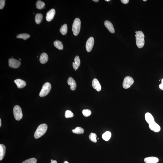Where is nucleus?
I'll use <instances>...</instances> for the list:
<instances>
[{"mask_svg": "<svg viewBox=\"0 0 163 163\" xmlns=\"http://www.w3.org/2000/svg\"><path fill=\"white\" fill-rule=\"evenodd\" d=\"M47 129V126L45 123H43L39 126L35 131L34 134L35 138H39L45 134Z\"/></svg>", "mask_w": 163, "mask_h": 163, "instance_id": "obj_1", "label": "nucleus"}, {"mask_svg": "<svg viewBox=\"0 0 163 163\" xmlns=\"http://www.w3.org/2000/svg\"><path fill=\"white\" fill-rule=\"evenodd\" d=\"M144 38V35L142 31L137 32L136 40L137 46L138 48H141L143 47L145 43Z\"/></svg>", "mask_w": 163, "mask_h": 163, "instance_id": "obj_2", "label": "nucleus"}, {"mask_svg": "<svg viewBox=\"0 0 163 163\" xmlns=\"http://www.w3.org/2000/svg\"><path fill=\"white\" fill-rule=\"evenodd\" d=\"M81 20L78 18L75 19L73 21L72 28L73 35L77 36L79 33L81 28Z\"/></svg>", "mask_w": 163, "mask_h": 163, "instance_id": "obj_3", "label": "nucleus"}, {"mask_svg": "<svg viewBox=\"0 0 163 163\" xmlns=\"http://www.w3.org/2000/svg\"><path fill=\"white\" fill-rule=\"evenodd\" d=\"M51 88V85L49 82L45 83L43 85L39 93V96L41 97H42L47 96L50 92Z\"/></svg>", "mask_w": 163, "mask_h": 163, "instance_id": "obj_4", "label": "nucleus"}, {"mask_svg": "<svg viewBox=\"0 0 163 163\" xmlns=\"http://www.w3.org/2000/svg\"><path fill=\"white\" fill-rule=\"evenodd\" d=\"M13 113L15 119L17 121L21 120L23 117L22 111L21 108L18 105L15 106L13 109Z\"/></svg>", "mask_w": 163, "mask_h": 163, "instance_id": "obj_5", "label": "nucleus"}, {"mask_svg": "<svg viewBox=\"0 0 163 163\" xmlns=\"http://www.w3.org/2000/svg\"><path fill=\"white\" fill-rule=\"evenodd\" d=\"M134 83V80L132 78L129 76L125 77L123 83V86L125 89H127L130 87Z\"/></svg>", "mask_w": 163, "mask_h": 163, "instance_id": "obj_6", "label": "nucleus"}, {"mask_svg": "<svg viewBox=\"0 0 163 163\" xmlns=\"http://www.w3.org/2000/svg\"><path fill=\"white\" fill-rule=\"evenodd\" d=\"M21 64V62L16 59L10 58L9 60V65L11 67L17 68L20 67Z\"/></svg>", "mask_w": 163, "mask_h": 163, "instance_id": "obj_7", "label": "nucleus"}, {"mask_svg": "<svg viewBox=\"0 0 163 163\" xmlns=\"http://www.w3.org/2000/svg\"><path fill=\"white\" fill-rule=\"evenodd\" d=\"M94 40L93 37L89 38L87 41L86 44V49L88 52L92 51L94 44Z\"/></svg>", "mask_w": 163, "mask_h": 163, "instance_id": "obj_8", "label": "nucleus"}, {"mask_svg": "<svg viewBox=\"0 0 163 163\" xmlns=\"http://www.w3.org/2000/svg\"><path fill=\"white\" fill-rule=\"evenodd\" d=\"M149 127L150 129L155 132H158L161 130L160 125L154 122L149 124Z\"/></svg>", "mask_w": 163, "mask_h": 163, "instance_id": "obj_9", "label": "nucleus"}, {"mask_svg": "<svg viewBox=\"0 0 163 163\" xmlns=\"http://www.w3.org/2000/svg\"><path fill=\"white\" fill-rule=\"evenodd\" d=\"M55 10L54 9H51L47 12L46 17V20L48 21H50L54 18L55 14Z\"/></svg>", "mask_w": 163, "mask_h": 163, "instance_id": "obj_10", "label": "nucleus"}, {"mask_svg": "<svg viewBox=\"0 0 163 163\" xmlns=\"http://www.w3.org/2000/svg\"><path fill=\"white\" fill-rule=\"evenodd\" d=\"M92 85L94 89H96L98 92H100L101 90V86L98 80L94 79L92 81Z\"/></svg>", "mask_w": 163, "mask_h": 163, "instance_id": "obj_11", "label": "nucleus"}, {"mask_svg": "<svg viewBox=\"0 0 163 163\" xmlns=\"http://www.w3.org/2000/svg\"><path fill=\"white\" fill-rule=\"evenodd\" d=\"M14 82L18 88L19 89L23 88L26 85V84L25 82L21 79H17L15 80Z\"/></svg>", "mask_w": 163, "mask_h": 163, "instance_id": "obj_12", "label": "nucleus"}, {"mask_svg": "<svg viewBox=\"0 0 163 163\" xmlns=\"http://www.w3.org/2000/svg\"><path fill=\"white\" fill-rule=\"evenodd\" d=\"M67 83L69 85H70V89L72 90H75L77 87V84L74 79L71 77H69Z\"/></svg>", "mask_w": 163, "mask_h": 163, "instance_id": "obj_13", "label": "nucleus"}, {"mask_svg": "<svg viewBox=\"0 0 163 163\" xmlns=\"http://www.w3.org/2000/svg\"><path fill=\"white\" fill-rule=\"evenodd\" d=\"M104 25L110 32L112 33H114L115 32V29L113 25L110 22L106 20L104 22Z\"/></svg>", "mask_w": 163, "mask_h": 163, "instance_id": "obj_14", "label": "nucleus"}, {"mask_svg": "<svg viewBox=\"0 0 163 163\" xmlns=\"http://www.w3.org/2000/svg\"><path fill=\"white\" fill-rule=\"evenodd\" d=\"M159 161V159L155 157H149L146 158L144 161L146 163H157Z\"/></svg>", "mask_w": 163, "mask_h": 163, "instance_id": "obj_15", "label": "nucleus"}, {"mask_svg": "<svg viewBox=\"0 0 163 163\" xmlns=\"http://www.w3.org/2000/svg\"><path fill=\"white\" fill-rule=\"evenodd\" d=\"M74 62H73V68L75 71L77 70L81 64V61L79 57L76 56L74 60Z\"/></svg>", "mask_w": 163, "mask_h": 163, "instance_id": "obj_16", "label": "nucleus"}, {"mask_svg": "<svg viewBox=\"0 0 163 163\" xmlns=\"http://www.w3.org/2000/svg\"><path fill=\"white\" fill-rule=\"evenodd\" d=\"M145 119L147 122L149 124L155 122L154 118L149 113H146L145 114Z\"/></svg>", "mask_w": 163, "mask_h": 163, "instance_id": "obj_17", "label": "nucleus"}, {"mask_svg": "<svg viewBox=\"0 0 163 163\" xmlns=\"http://www.w3.org/2000/svg\"><path fill=\"white\" fill-rule=\"evenodd\" d=\"M48 59V57L47 54L46 53H42L40 56V61L42 64H44L46 63Z\"/></svg>", "mask_w": 163, "mask_h": 163, "instance_id": "obj_18", "label": "nucleus"}, {"mask_svg": "<svg viewBox=\"0 0 163 163\" xmlns=\"http://www.w3.org/2000/svg\"><path fill=\"white\" fill-rule=\"evenodd\" d=\"M6 150V148L4 145L0 144V160L3 159L4 157Z\"/></svg>", "mask_w": 163, "mask_h": 163, "instance_id": "obj_19", "label": "nucleus"}, {"mask_svg": "<svg viewBox=\"0 0 163 163\" xmlns=\"http://www.w3.org/2000/svg\"><path fill=\"white\" fill-rule=\"evenodd\" d=\"M43 16L41 13L37 14L35 16V20L36 24H39L43 20Z\"/></svg>", "mask_w": 163, "mask_h": 163, "instance_id": "obj_20", "label": "nucleus"}, {"mask_svg": "<svg viewBox=\"0 0 163 163\" xmlns=\"http://www.w3.org/2000/svg\"><path fill=\"white\" fill-rule=\"evenodd\" d=\"M111 133L110 132L108 131H106L102 135L103 139L105 141H108L109 140L111 137Z\"/></svg>", "mask_w": 163, "mask_h": 163, "instance_id": "obj_21", "label": "nucleus"}, {"mask_svg": "<svg viewBox=\"0 0 163 163\" xmlns=\"http://www.w3.org/2000/svg\"><path fill=\"white\" fill-rule=\"evenodd\" d=\"M72 132L74 134H82L84 132V130L82 128L80 127H77L74 129L72 130Z\"/></svg>", "mask_w": 163, "mask_h": 163, "instance_id": "obj_22", "label": "nucleus"}, {"mask_svg": "<svg viewBox=\"0 0 163 163\" xmlns=\"http://www.w3.org/2000/svg\"><path fill=\"white\" fill-rule=\"evenodd\" d=\"M54 45L57 48L60 50H62L63 49V45L62 43L59 41H56L54 42Z\"/></svg>", "mask_w": 163, "mask_h": 163, "instance_id": "obj_23", "label": "nucleus"}, {"mask_svg": "<svg viewBox=\"0 0 163 163\" xmlns=\"http://www.w3.org/2000/svg\"><path fill=\"white\" fill-rule=\"evenodd\" d=\"M67 26L66 24H64L61 26L60 29V32L62 35H65L67 33Z\"/></svg>", "mask_w": 163, "mask_h": 163, "instance_id": "obj_24", "label": "nucleus"}, {"mask_svg": "<svg viewBox=\"0 0 163 163\" xmlns=\"http://www.w3.org/2000/svg\"><path fill=\"white\" fill-rule=\"evenodd\" d=\"M36 8L39 9H43L45 6V4L44 2L41 0H38L36 4Z\"/></svg>", "mask_w": 163, "mask_h": 163, "instance_id": "obj_25", "label": "nucleus"}, {"mask_svg": "<svg viewBox=\"0 0 163 163\" xmlns=\"http://www.w3.org/2000/svg\"><path fill=\"white\" fill-rule=\"evenodd\" d=\"M30 35L26 33H23L18 35L16 36V38L18 39H21L24 40H26L30 37Z\"/></svg>", "mask_w": 163, "mask_h": 163, "instance_id": "obj_26", "label": "nucleus"}, {"mask_svg": "<svg viewBox=\"0 0 163 163\" xmlns=\"http://www.w3.org/2000/svg\"><path fill=\"white\" fill-rule=\"evenodd\" d=\"M97 136L95 133H91L89 135V138L90 140L92 142L96 143L97 142V140L96 139Z\"/></svg>", "mask_w": 163, "mask_h": 163, "instance_id": "obj_27", "label": "nucleus"}, {"mask_svg": "<svg viewBox=\"0 0 163 163\" xmlns=\"http://www.w3.org/2000/svg\"><path fill=\"white\" fill-rule=\"evenodd\" d=\"M65 116L66 118H72L74 116V115L71 111L68 110L65 112Z\"/></svg>", "mask_w": 163, "mask_h": 163, "instance_id": "obj_28", "label": "nucleus"}, {"mask_svg": "<svg viewBox=\"0 0 163 163\" xmlns=\"http://www.w3.org/2000/svg\"><path fill=\"white\" fill-rule=\"evenodd\" d=\"M82 113L84 116L87 117L91 115V111L89 109H84L82 111Z\"/></svg>", "mask_w": 163, "mask_h": 163, "instance_id": "obj_29", "label": "nucleus"}, {"mask_svg": "<svg viewBox=\"0 0 163 163\" xmlns=\"http://www.w3.org/2000/svg\"><path fill=\"white\" fill-rule=\"evenodd\" d=\"M37 160L35 158H31L25 160L22 163H36Z\"/></svg>", "mask_w": 163, "mask_h": 163, "instance_id": "obj_30", "label": "nucleus"}, {"mask_svg": "<svg viewBox=\"0 0 163 163\" xmlns=\"http://www.w3.org/2000/svg\"><path fill=\"white\" fill-rule=\"evenodd\" d=\"M5 0H0V9H3L5 5Z\"/></svg>", "mask_w": 163, "mask_h": 163, "instance_id": "obj_31", "label": "nucleus"}, {"mask_svg": "<svg viewBox=\"0 0 163 163\" xmlns=\"http://www.w3.org/2000/svg\"><path fill=\"white\" fill-rule=\"evenodd\" d=\"M162 82L159 85V88L160 89L163 90V78L162 80Z\"/></svg>", "mask_w": 163, "mask_h": 163, "instance_id": "obj_32", "label": "nucleus"}, {"mask_svg": "<svg viewBox=\"0 0 163 163\" xmlns=\"http://www.w3.org/2000/svg\"><path fill=\"white\" fill-rule=\"evenodd\" d=\"M121 1L123 4H127L129 2V0H121Z\"/></svg>", "mask_w": 163, "mask_h": 163, "instance_id": "obj_33", "label": "nucleus"}, {"mask_svg": "<svg viewBox=\"0 0 163 163\" xmlns=\"http://www.w3.org/2000/svg\"><path fill=\"white\" fill-rule=\"evenodd\" d=\"M51 163H57V162L56 160H53Z\"/></svg>", "mask_w": 163, "mask_h": 163, "instance_id": "obj_34", "label": "nucleus"}, {"mask_svg": "<svg viewBox=\"0 0 163 163\" xmlns=\"http://www.w3.org/2000/svg\"><path fill=\"white\" fill-rule=\"evenodd\" d=\"M93 1H94L95 2H98L99 1V0H93Z\"/></svg>", "mask_w": 163, "mask_h": 163, "instance_id": "obj_35", "label": "nucleus"}, {"mask_svg": "<svg viewBox=\"0 0 163 163\" xmlns=\"http://www.w3.org/2000/svg\"><path fill=\"white\" fill-rule=\"evenodd\" d=\"M1 119H0V127H1Z\"/></svg>", "mask_w": 163, "mask_h": 163, "instance_id": "obj_36", "label": "nucleus"}, {"mask_svg": "<svg viewBox=\"0 0 163 163\" xmlns=\"http://www.w3.org/2000/svg\"><path fill=\"white\" fill-rule=\"evenodd\" d=\"M64 163H69L67 161H65L64 162Z\"/></svg>", "mask_w": 163, "mask_h": 163, "instance_id": "obj_37", "label": "nucleus"}, {"mask_svg": "<svg viewBox=\"0 0 163 163\" xmlns=\"http://www.w3.org/2000/svg\"><path fill=\"white\" fill-rule=\"evenodd\" d=\"M105 1H107V2H109V1L110 0H105Z\"/></svg>", "mask_w": 163, "mask_h": 163, "instance_id": "obj_38", "label": "nucleus"}, {"mask_svg": "<svg viewBox=\"0 0 163 163\" xmlns=\"http://www.w3.org/2000/svg\"><path fill=\"white\" fill-rule=\"evenodd\" d=\"M143 1H144V2H145V1H147V0H143Z\"/></svg>", "mask_w": 163, "mask_h": 163, "instance_id": "obj_39", "label": "nucleus"}, {"mask_svg": "<svg viewBox=\"0 0 163 163\" xmlns=\"http://www.w3.org/2000/svg\"><path fill=\"white\" fill-rule=\"evenodd\" d=\"M53 161V160H51V162H52V161Z\"/></svg>", "mask_w": 163, "mask_h": 163, "instance_id": "obj_40", "label": "nucleus"}, {"mask_svg": "<svg viewBox=\"0 0 163 163\" xmlns=\"http://www.w3.org/2000/svg\"><path fill=\"white\" fill-rule=\"evenodd\" d=\"M137 33V31H136V32H135V33H136H136Z\"/></svg>", "mask_w": 163, "mask_h": 163, "instance_id": "obj_41", "label": "nucleus"}, {"mask_svg": "<svg viewBox=\"0 0 163 163\" xmlns=\"http://www.w3.org/2000/svg\"><path fill=\"white\" fill-rule=\"evenodd\" d=\"M19 59H20V61H21V59H20V58H19Z\"/></svg>", "mask_w": 163, "mask_h": 163, "instance_id": "obj_42", "label": "nucleus"}, {"mask_svg": "<svg viewBox=\"0 0 163 163\" xmlns=\"http://www.w3.org/2000/svg\"><path fill=\"white\" fill-rule=\"evenodd\" d=\"M135 37H136V35H135Z\"/></svg>", "mask_w": 163, "mask_h": 163, "instance_id": "obj_43", "label": "nucleus"}, {"mask_svg": "<svg viewBox=\"0 0 163 163\" xmlns=\"http://www.w3.org/2000/svg\"><path fill=\"white\" fill-rule=\"evenodd\" d=\"M99 139V138H98V139Z\"/></svg>", "mask_w": 163, "mask_h": 163, "instance_id": "obj_44", "label": "nucleus"}]
</instances>
